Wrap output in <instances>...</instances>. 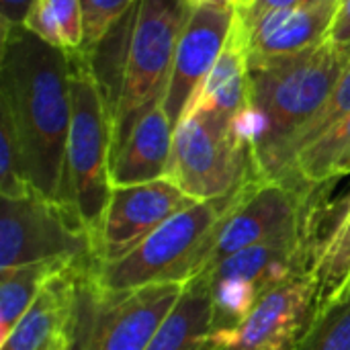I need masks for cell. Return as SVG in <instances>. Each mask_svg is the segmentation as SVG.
<instances>
[{
    "mask_svg": "<svg viewBox=\"0 0 350 350\" xmlns=\"http://www.w3.org/2000/svg\"><path fill=\"white\" fill-rule=\"evenodd\" d=\"M74 53L25 27L2 31L0 107L14 123L31 189L66 207Z\"/></svg>",
    "mask_w": 350,
    "mask_h": 350,
    "instance_id": "cell-1",
    "label": "cell"
},
{
    "mask_svg": "<svg viewBox=\"0 0 350 350\" xmlns=\"http://www.w3.org/2000/svg\"><path fill=\"white\" fill-rule=\"evenodd\" d=\"M350 64V45L324 41L304 53L248 64L250 107L238 121L258 178L269 180L285 144L326 105Z\"/></svg>",
    "mask_w": 350,
    "mask_h": 350,
    "instance_id": "cell-2",
    "label": "cell"
},
{
    "mask_svg": "<svg viewBox=\"0 0 350 350\" xmlns=\"http://www.w3.org/2000/svg\"><path fill=\"white\" fill-rule=\"evenodd\" d=\"M191 0H137L125 14L115 64L92 70L111 119V152L133 125L164 100L174 53L193 12Z\"/></svg>",
    "mask_w": 350,
    "mask_h": 350,
    "instance_id": "cell-3",
    "label": "cell"
},
{
    "mask_svg": "<svg viewBox=\"0 0 350 350\" xmlns=\"http://www.w3.org/2000/svg\"><path fill=\"white\" fill-rule=\"evenodd\" d=\"M236 191L221 199L191 203L125 256L94 265L92 277L98 289L107 295H121L158 283L185 285L197 277L213 244L215 228L232 207Z\"/></svg>",
    "mask_w": 350,
    "mask_h": 350,
    "instance_id": "cell-4",
    "label": "cell"
},
{
    "mask_svg": "<svg viewBox=\"0 0 350 350\" xmlns=\"http://www.w3.org/2000/svg\"><path fill=\"white\" fill-rule=\"evenodd\" d=\"M72 121L66 146V207L96 244L111 197V119L84 53H74Z\"/></svg>",
    "mask_w": 350,
    "mask_h": 350,
    "instance_id": "cell-5",
    "label": "cell"
},
{
    "mask_svg": "<svg viewBox=\"0 0 350 350\" xmlns=\"http://www.w3.org/2000/svg\"><path fill=\"white\" fill-rule=\"evenodd\" d=\"M80 267L72 322V350H146L183 293V283H158L107 295Z\"/></svg>",
    "mask_w": 350,
    "mask_h": 350,
    "instance_id": "cell-6",
    "label": "cell"
},
{
    "mask_svg": "<svg viewBox=\"0 0 350 350\" xmlns=\"http://www.w3.org/2000/svg\"><path fill=\"white\" fill-rule=\"evenodd\" d=\"M316 189L318 185L262 180L254 174L246 178L215 228L213 244L199 275H207L234 252L262 242L310 238L314 244L310 211Z\"/></svg>",
    "mask_w": 350,
    "mask_h": 350,
    "instance_id": "cell-7",
    "label": "cell"
},
{
    "mask_svg": "<svg viewBox=\"0 0 350 350\" xmlns=\"http://www.w3.org/2000/svg\"><path fill=\"white\" fill-rule=\"evenodd\" d=\"M254 172L250 146L238 121L215 113L191 111L174 127L166 176L193 201L232 195Z\"/></svg>",
    "mask_w": 350,
    "mask_h": 350,
    "instance_id": "cell-8",
    "label": "cell"
},
{
    "mask_svg": "<svg viewBox=\"0 0 350 350\" xmlns=\"http://www.w3.org/2000/svg\"><path fill=\"white\" fill-rule=\"evenodd\" d=\"M94 260V246L76 215L35 191L0 207V271L45 260Z\"/></svg>",
    "mask_w": 350,
    "mask_h": 350,
    "instance_id": "cell-9",
    "label": "cell"
},
{
    "mask_svg": "<svg viewBox=\"0 0 350 350\" xmlns=\"http://www.w3.org/2000/svg\"><path fill=\"white\" fill-rule=\"evenodd\" d=\"M318 314V287L312 273L267 291L234 328L215 330L207 350H293Z\"/></svg>",
    "mask_w": 350,
    "mask_h": 350,
    "instance_id": "cell-10",
    "label": "cell"
},
{
    "mask_svg": "<svg viewBox=\"0 0 350 350\" xmlns=\"http://www.w3.org/2000/svg\"><path fill=\"white\" fill-rule=\"evenodd\" d=\"M191 203L195 201L168 178L113 187L94 244L96 265L125 256Z\"/></svg>",
    "mask_w": 350,
    "mask_h": 350,
    "instance_id": "cell-11",
    "label": "cell"
},
{
    "mask_svg": "<svg viewBox=\"0 0 350 350\" xmlns=\"http://www.w3.org/2000/svg\"><path fill=\"white\" fill-rule=\"evenodd\" d=\"M236 8L217 4H195L189 23L176 45L172 72L164 94V111L176 127L191 103L203 88L215 68L230 33L234 29Z\"/></svg>",
    "mask_w": 350,
    "mask_h": 350,
    "instance_id": "cell-12",
    "label": "cell"
},
{
    "mask_svg": "<svg viewBox=\"0 0 350 350\" xmlns=\"http://www.w3.org/2000/svg\"><path fill=\"white\" fill-rule=\"evenodd\" d=\"M336 8L338 2L322 6L297 4L267 14L246 33L240 29L246 43L248 64L291 57L324 43Z\"/></svg>",
    "mask_w": 350,
    "mask_h": 350,
    "instance_id": "cell-13",
    "label": "cell"
},
{
    "mask_svg": "<svg viewBox=\"0 0 350 350\" xmlns=\"http://www.w3.org/2000/svg\"><path fill=\"white\" fill-rule=\"evenodd\" d=\"M174 125L164 105L152 107L111 152V187L144 185L166 176Z\"/></svg>",
    "mask_w": 350,
    "mask_h": 350,
    "instance_id": "cell-14",
    "label": "cell"
},
{
    "mask_svg": "<svg viewBox=\"0 0 350 350\" xmlns=\"http://www.w3.org/2000/svg\"><path fill=\"white\" fill-rule=\"evenodd\" d=\"M88 262H72L55 273L12 328L0 350H39L55 334L70 330L74 322L78 273L80 267Z\"/></svg>",
    "mask_w": 350,
    "mask_h": 350,
    "instance_id": "cell-15",
    "label": "cell"
},
{
    "mask_svg": "<svg viewBox=\"0 0 350 350\" xmlns=\"http://www.w3.org/2000/svg\"><path fill=\"white\" fill-rule=\"evenodd\" d=\"M250 107V76H248V55L244 35L234 21V29L230 39L205 80L203 88L191 103L189 111H205L215 113L226 119L240 121ZM185 113V115H187Z\"/></svg>",
    "mask_w": 350,
    "mask_h": 350,
    "instance_id": "cell-16",
    "label": "cell"
},
{
    "mask_svg": "<svg viewBox=\"0 0 350 350\" xmlns=\"http://www.w3.org/2000/svg\"><path fill=\"white\" fill-rule=\"evenodd\" d=\"M213 332V293L207 277L185 283L183 293L146 350H207Z\"/></svg>",
    "mask_w": 350,
    "mask_h": 350,
    "instance_id": "cell-17",
    "label": "cell"
},
{
    "mask_svg": "<svg viewBox=\"0 0 350 350\" xmlns=\"http://www.w3.org/2000/svg\"><path fill=\"white\" fill-rule=\"evenodd\" d=\"M312 275L318 287V312L350 287V191L328 205Z\"/></svg>",
    "mask_w": 350,
    "mask_h": 350,
    "instance_id": "cell-18",
    "label": "cell"
},
{
    "mask_svg": "<svg viewBox=\"0 0 350 350\" xmlns=\"http://www.w3.org/2000/svg\"><path fill=\"white\" fill-rule=\"evenodd\" d=\"M350 174V115L330 127L322 137L304 148L289 170L287 180L326 185Z\"/></svg>",
    "mask_w": 350,
    "mask_h": 350,
    "instance_id": "cell-19",
    "label": "cell"
},
{
    "mask_svg": "<svg viewBox=\"0 0 350 350\" xmlns=\"http://www.w3.org/2000/svg\"><path fill=\"white\" fill-rule=\"evenodd\" d=\"M72 262L80 260L57 258L0 271V342L8 338V334L31 308V304L45 287V283Z\"/></svg>",
    "mask_w": 350,
    "mask_h": 350,
    "instance_id": "cell-20",
    "label": "cell"
},
{
    "mask_svg": "<svg viewBox=\"0 0 350 350\" xmlns=\"http://www.w3.org/2000/svg\"><path fill=\"white\" fill-rule=\"evenodd\" d=\"M25 29L49 45L82 53L84 25L80 0H39L31 10Z\"/></svg>",
    "mask_w": 350,
    "mask_h": 350,
    "instance_id": "cell-21",
    "label": "cell"
},
{
    "mask_svg": "<svg viewBox=\"0 0 350 350\" xmlns=\"http://www.w3.org/2000/svg\"><path fill=\"white\" fill-rule=\"evenodd\" d=\"M350 115V64L347 66L342 78L338 80L336 88L332 90L330 98L326 100V105L322 107V111L304 127L299 129L281 150V154L275 160V166L269 174V180H287L291 164L295 160V156L308 148L312 142H316L318 137H322L330 127H334L338 121H342L345 117Z\"/></svg>",
    "mask_w": 350,
    "mask_h": 350,
    "instance_id": "cell-22",
    "label": "cell"
},
{
    "mask_svg": "<svg viewBox=\"0 0 350 350\" xmlns=\"http://www.w3.org/2000/svg\"><path fill=\"white\" fill-rule=\"evenodd\" d=\"M293 350H350V287L316 314Z\"/></svg>",
    "mask_w": 350,
    "mask_h": 350,
    "instance_id": "cell-23",
    "label": "cell"
},
{
    "mask_svg": "<svg viewBox=\"0 0 350 350\" xmlns=\"http://www.w3.org/2000/svg\"><path fill=\"white\" fill-rule=\"evenodd\" d=\"M0 193L8 199L33 193L14 123L4 107H0Z\"/></svg>",
    "mask_w": 350,
    "mask_h": 350,
    "instance_id": "cell-24",
    "label": "cell"
},
{
    "mask_svg": "<svg viewBox=\"0 0 350 350\" xmlns=\"http://www.w3.org/2000/svg\"><path fill=\"white\" fill-rule=\"evenodd\" d=\"M209 283L213 293V332L238 326L260 299L258 291L240 279H215Z\"/></svg>",
    "mask_w": 350,
    "mask_h": 350,
    "instance_id": "cell-25",
    "label": "cell"
},
{
    "mask_svg": "<svg viewBox=\"0 0 350 350\" xmlns=\"http://www.w3.org/2000/svg\"><path fill=\"white\" fill-rule=\"evenodd\" d=\"M135 4L137 0H80L84 25L82 53L90 51Z\"/></svg>",
    "mask_w": 350,
    "mask_h": 350,
    "instance_id": "cell-26",
    "label": "cell"
},
{
    "mask_svg": "<svg viewBox=\"0 0 350 350\" xmlns=\"http://www.w3.org/2000/svg\"><path fill=\"white\" fill-rule=\"evenodd\" d=\"M297 4H301V0H254L244 12H236V21L240 25V29L246 33L248 29H252L267 14L275 12V10L291 8V6H297Z\"/></svg>",
    "mask_w": 350,
    "mask_h": 350,
    "instance_id": "cell-27",
    "label": "cell"
},
{
    "mask_svg": "<svg viewBox=\"0 0 350 350\" xmlns=\"http://www.w3.org/2000/svg\"><path fill=\"white\" fill-rule=\"evenodd\" d=\"M39 0H0V16H2V31L25 27L31 10Z\"/></svg>",
    "mask_w": 350,
    "mask_h": 350,
    "instance_id": "cell-28",
    "label": "cell"
},
{
    "mask_svg": "<svg viewBox=\"0 0 350 350\" xmlns=\"http://www.w3.org/2000/svg\"><path fill=\"white\" fill-rule=\"evenodd\" d=\"M326 41L336 45H350V0H338V8L328 29Z\"/></svg>",
    "mask_w": 350,
    "mask_h": 350,
    "instance_id": "cell-29",
    "label": "cell"
},
{
    "mask_svg": "<svg viewBox=\"0 0 350 350\" xmlns=\"http://www.w3.org/2000/svg\"><path fill=\"white\" fill-rule=\"evenodd\" d=\"M39 350H72V328L66 332L55 334L51 340H47Z\"/></svg>",
    "mask_w": 350,
    "mask_h": 350,
    "instance_id": "cell-30",
    "label": "cell"
},
{
    "mask_svg": "<svg viewBox=\"0 0 350 350\" xmlns=\"http://www.w3.org/2000/svg\"><path fill=\"white\" fill-rule=\"evenodd\" d=\"M193 4H217V6H234V0H191Z\"/></svg>",
    "mask_w": 350,
    "mask_h": 350,
    "instance_id": "cell-31",
    "label": "cell"
},
{
    "mask_svg": "<svg viewBox=\"0 0 350 350\" xmlns=\"http://www.w3.org/2000/svg\"><path fill=\"white\" fill-rule=\"evenodd\" d=\"M252 2L254 0H234V8H236V12H244Z\"/></svg>",
    "mask_w": 350,
    "mask_h": 350,
    "instance_id": "cell-32",
    "label": "cell"
},
{
    "mask_svg": "<svg viewBox=\"0 0 350 350\" xmlns=\"http://www.w3.org/2000/svg\"><path fill=\"white\" fill-rule=\"evenodd\" d=\"M330 2H338V0H301L304 6H322V4H330Z\"/></svg>",
    "mask_w": 350,
    "mask_h": 350,
    "instance_id": "cell-33",
    "label": "cell"
}]
</instances>
